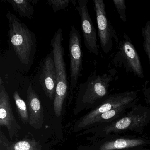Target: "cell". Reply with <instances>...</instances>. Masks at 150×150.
Wrapping results in <instances>:
<instances>
[{"label":"cell","mask_w":150,"mask_h":150,"mask_svg":"<svg viewBox=\"0 0 150 150\" xmlns=\"http://www.w3.org/2000/svg\"><path fill=\"white\" fill-rule=\"evenodd\" d=\"M117 51L111 63L117 68H122L140 79L144 77L140 57L129 36L124 32L122 38L116 45Z\"/></svg>","instance_id":"5"},{"label":"cell","mask_w":150,"mask_h":150,"mask_svg":"<svg viewBox=\"0 0 150 150\" xmlns=\"http://www.w3.org/2000/svg\"><path fill=\"white\" fill-rule=\"evenodd\" d=\"M40 82L45 94L54 100L57 87V74L53 55H48L44 60Z\"/></svg>","instance_id":"12"},{"label":"cell","mask_w":150,"mask_h":150,"mask_svg":"<svg viewBox=\"0 0 150 150\" xmlns=\"http://www.w3.org/2000/svg\"><path fill=\"white\" fill-rule=\"evenodd\" d=\"M13 142H11L7 139L2 131L0 132V150H10V147Z\"/></svg>","instance_id":"21"},{"label":"cell","mask_w":150,"mask_h":150,"mask_svg":"<svg viewBox=\"0 0 150 150\" xmlns=\"http://www.w3.org/2000/svg\"><path fill=\"white\" fill-rule=\"evenodd\" d=\"M10 150H41V146L35 139H23L13 142Z\"/></svg>","instance_id":"17"},{"label":"cell","mask_w":150,"mask_h":150,"mask_svg":"<svg viewBox=\"0 0 150 150\" xmlns=\"http://www.w3.org/2000/svg\"><path fill=\"white\" fill-rule=\"evenodd\" d=\"M138 102V101L134 102L100 115L90 122L87 129L98 127L115 121L123 115L133 106L137 104Z\"/></svg>","instance_id":"14"},{"label":"cell","mask_w":150,"mask_h":150,"mask_svg":"<svg viewBox=\"0 0 150 150\" xmlns=\"http://www.w3.org/2000/svg\"><path fill=\"white\" fill-rule=\"evenodd\" d=\"M113 3L116 9L118 12L120 19L124 22L127 21L126 17V7L125 0H113Z\"/></svg>","instance_id":"20"},{"label":"cell","mask_w":150,"mask_h":150,"mask_svg":"<svg viewBox=\"0 0 150 150\" xmlns=\"http://www.w3.org/2000/svg\"><path fill=\"white\" fill-rule=\"evenodd\" d=\"M69 52L70 59L71 82L70 90L72 93L79 83L81 76L83 65V52L81 36L79 30L72 25L69 33Z\"/></svg>","instance_id":"8"},{"label":"cell","mask_w":150,"mask_h":150,"mask_svg":"<svg viewBox=\"0 0 150 150\" xmlns=\"http://www.w3.org/2000/svg\"><path fill=\"white\" fill-rule=\"evenodd\" d=\"M0 126L7 128L11 140L16 138L21 129L13 112L10 97L0 78Z\"/></svg>","instance_id":"11"},{"label":"cell","mask_w":150,"mask_h":150,"mask_svg":"<svg viewBox=\"0 0 150 150\" xmlns=\"http://www.w3.org/2000/svg\"><path fill=\"white\" fill-rule=\"evenodd\" d=\"M76 9L79 15L84 44L87 50L96 56L99 55L96 30L88 8V0H79Z\"/></svg>","instance_id":"10"},{"label":"cell","mask_w":150,"mask_h":150,"mask_svg":"<svg viewBox=\"0 0 150 150\" xmlns=\"http://www.w3.org/2000/svg\"><path fill=\"white\" fill-rule=\"evenodd\" d=\"M141 35L143 38V48L149 60L150 67V20L141 29Z\"/></svg>","instance_id":"18"},{"label":"cell","mask_w":150,"mask_h":150,"mask_svg":"<svg viewBox=\"0 0 150 150\" xmlns=\"http://www.w3.org/2000/svg\"><path fill=\"white\" fill-rule=\"evenodd\" d=\"M71 1L69 0H49L48 4L51 7L54 13L61 10H65Z\"/></svg>","instance_id":"19"},{"label":"cell","mask_w":150,"mask_h":150,"mask_svg":"<svg viewBox=\"0 0 150 150\" xmlns=\"http://www.w3.org/2000/svg\"><path fill=\"white\" fill-rule=\"evenodd\" d=\"M139 100L137 91H125L110 94L97 107L76 122L74 131L76 132L87 129L90 122L100 115Z\"/></svg>","instance_id":"6"},{"label":"cell","mask_w":150,"mask_h":150,"mask_svg":"<svg viewBox=\"0 0 150 150\" xmlns=\"http://www.w3.org/2000/svg\"><path fill=\"white\" fill-rule=\"evenodd\" d=\"M150 123V107L137 104L123 115L115 121L89 129L94 142L113 135L134 132L142 135Z\"/></svg>","instance_id":"1"},{"label":"cell","mask_w":150,"mask_h":150,"mask_svg":"<svg viewBox=\"0 0 150 150\" xmlns=\"http://www.w3.org/2000/svg\"><path fill=\"white\" fill-rule=\"evenodd\" d=\"M7 1L12 6L14 10L18 13L20 17H26L30 20L33 18L35 10L30 1L27 0H13Z\"/></svg>","instance_id":"15"},{"label":"cell","mask_w":150,"mask_h":150,"mask_svg":"<svg viewBox=\"0 0 150 150\" xmlns=\"http://www.w3.org/2000/svg\"><path fill=\"white\" fill-rule=\"evenodd\" d=\"M97 150H128L150 145V138L132 135H113L95 142Z\"/></svg>","instance_id":"9"},{"label":"cell","mask_w":150,"mask_h":150,"mask_svg":"<svg viewBox=\"0 0 150 150\" xmlns=\"http://www.w3.org/2000/svg\"><path fill=\"white\" fill-rule=\"evenodd\" d=\"M148 82V81H146L143 86L142 91L144 94L145 102L147 106L150 107V85L149 87H147Z\"/></svg>","instance_id":"22"},{"label":"cell","mask_w":150,"mask_h":150,"mask_svg":"<svg viewBox=\"0 0 150 150\" xmlns=\"http://www.w3.org/2000/svg\"><path fill=\"white\" fill-rule=\"evenodd\" d=\"M27 105L28 109L29 123L35 129H40L44 123L43 108L37 94L31 85L27 91Z\"/></svg>","instance_id":"13"},{"label":"cell","mask_w":150,"mask_h":150,"mask_svg":"<svg viewBox=\"0 0 150 150\" xmlns=\"http://www.w3.org/2000/svg\"><path fill=\"white\" fill-rule=\"evenodd\" d=\"M134 150H150V149H149V148H142L141 147V148H137V149Z\"/></svg>","instance_id":"23"},{"label":"cell","mask_w":150,"mask_h":150,"mask_svg":"<svg viewBox=\"0 0 150 150\" xmlns=\"http://www.w3.org/2000/svg\"><path fill=\"white\" fill-rule=\"evenodd\" d=\"M6 16L8 21L10 45L20 62L28 66L33 60L36 50L35 35L14 14L8 11Z\"/></svg>","instance_id":"3"},{"label":"cell","mask_w":150,"mask_h":150,"mask_svg":"<svg viewBox=\"0 0 150 150\" xmlns=\"http://www.w3.org/2000/svg\"><path fill=\"white\" fill-rule=\"evenodd\" d=\"M115 75L114 71L108 73L97 74L94 70L86 81L80 85L76 108L93 109L99 105L109 95L110 83Z\"/></svg>","instance_id":"2"},{"label":"cell","mask_w":150,"mask_h":150,"mask_svg":"<svg viewBox=\"0 0 150 150\" xmlns=\"http://www.w3.org/2000/svg\"><path fill=\"white\" fill-rule=\"evenodd\" d=\"M62 30L59 28L54 34L51 41L53 59L57 74V87L53 100L54 112L56 116H61L64 102L68 92V80L64 59V52L62 45Z\"/></svg>","instance_id":"4"},{"label":"cell","mask_w":150,"mask_h":150,"mask_svg":"<svg viewBox=\"0 0 150 150\" xmlns=\"http://www.w3.org/2000/svg\"><path fill=\"white\" fill-rule=\"evenodd\" d=\"M13 97L15 102L16 110L21 120L24 124L28 123L29 122V112L27 104L21 98L18 91H15L13 94Z\"/></svg>","instance_id":"16"},{"label":"cell","mask_w":150,"mask_h":150,"mask_svg":"<svg viewBox=\"0 0 150 150\" xmlns=\"http://www.w3.org/2000/svg\"><path fill=\"white\" fill-rule=\"evenodd\" d=\"M94 7L96 15L98 35L102 50L107 54L111 51L113 40L116 45L119 42L115 30L107 16L103 0H94Z\"/></svg>","instance_id":"7"}]
</instances>
